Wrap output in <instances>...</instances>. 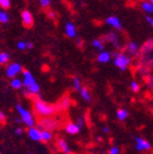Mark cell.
Listing matches in <instances>:
<instances>
[{
    "label": "cell",
    "mask_w": 153,
    "mask_h": 154,
    "mask_svg": "<svg viewBox=\"0 0 153 154\" xmlns=\"http://www.w3.org/2000/svg\"><path fill=\"white\" fill-rule=\"evenodd\" d=\"M33 109L38 116H40L42 118H46V117H52L57 110V107L55 105H52V104L43 101V100L36 99L33 102Z\"/></svg>",
    "instance_id": "6da1fadb"
},
{
    "label": "cell",
    "mask_w": 153,
    "mask_h": 154,
    "mask_svg": "<svg viewBox=\"0 0 153 154\" xmlns=\"http://www.w3.org/2000/svg\"><path fill=\"white\" fill-rule=\"evenodd\" d=\"M114 64L116 67H118L120 71L124 72L132 64V57L126 53L119 51L114 55Z\"/></svg>",
    "instance_id": "7a4b0ae2"
},
{
    "label": "cell",
    "mask_w": 153,
    "mask_h": 154,
    "mask_svg": "<svg viewBox=\"0 0 153 154\" xmlns=\"http://www.w3.org/2000/svg\"><path fill=\"white\" fill-rule=\"evenodd\" d=\"M16 111L19 115V118L22 120L23 123L28 126V128H31V126H36V119L33 118V116L28 109H26L25 107H23L20 104H16Z\"/></svg>",
    "instance_id": "3957f363"
},
{
    "label": "cell",
    "mask_w": 153,
    "mask_h": 154,
    "mask_svg": "<svg viewBox=\"0 0 153 154\" xmlns=\"http://www.w3.org/2000/svg\"><path fill=\"white\" fill-rule=\"evenodd\" d=\"M23 65L18 62H12L10 63L9 65L7 66L5 69V75L7 77L9 78H14V77H18L19 74H22L23 73Z\"/></svg>",
    "instance_id": "277c9868"
},
{
    "label": "cell",
    "mask_w": 153,
    "mask_h": 154,
    "mask_svg": "<svg viewBox=\"0 0 153 154\" xmlns=\"http://www.w3.org/2000/svg\"><path fill=\"white\" fill-rule=\"evenodd\" d=\"M39 128L41 130H48V131H53L57 128V121L55 119H52V117H46L41 120L40 125Z\"/></svg>",
    "instance_id": "5b68a950"
},
{
    "label": "cell",
    "mask_w": 153,
    "mask_h": 154,
    "mask_svg": "<svg viewBox=\"0 0 153 154\" xmlns=\"http://www.w3.org/2000/svg\"><path fill=\"white\" fill-rule=\"evenodd\" d=\"M20 17H22L23 25L26 28H31L33 26V23H34L33 15H32V13L29 10H24L22 12V14H20Z\"/></svg>",
    "instance_id": "8992f818"
},
{
    "label": "cell",
    "mask_w": 153,
    "mask_h": 154,
    "mask_svg": "<svg viewBox=\"0 0 153 154\" xmlns=\"http://www.w3.org/2000/svg\"><path fill=\"white\" fill-rule=\"evenodd\" d=\"M135 149L139 152L149 151V150H151V144H150V142L147 141L144 138L136 137L135 138Z\"/></svg>",
    "instance_id": "52a82bcc"
},
{
    "label": "cell",
    "mask_w": 153,
    "mask_h": 154,
    "mask_svg": "<svg viewBox=\"0 0 153 154\" xmlns=\"http://www.w3.org/2000/svg\"><path fill=\"white\" fill-rule=\"evenodd\" d=\"M104 41L110 43L111 45H114L116 48H120L121 47V44H120V38L118 36V34L114 31H110L104 36Z\"/></svg>",
    "instance_id": "ba28073f"
},
{
    "label": "cell",
    "mask_w": 153,
    "mask_h": 154,
    "mask_svg": "<svg viewBox=\"0 0 153 154\" xmlns=\"http://www.w3.org/2000/svg\"><path fill=\"white\" fill-rule=\"evenodd\" d=\"M23 84H24L25 88H28V87L32 86L36 82V78L34 76L32 75V73L30 71L26 70V71H23Z\"/></svg>",
    "instance_id": "9c48e42d"
},
{
    "label": "cell",
    "mask_w": 153,
    "mask_h": 154,
    "mask_svg": "<svg viewBox=\"0 0 153 154\" xmlns=\"http://www.w3.org/2000/svg\"><path fill=\"white\" fill-rule=\"evenodd\" d=\"M105 22L108 26L114 28L115 30H122V23L119 17L111 15V16H108L107 18L105 19Z\"/></svg>",
    "instance_id": "30bf717a"
},
{
    "label": "cell",
    "mask_w": 153,
    "mask_h": 154,
    "mask_svg": "<svg viewBox=\"0 0 153 154\" xmlns=\"http://www.w3.org/2000/svg\"><path fill=\"white\" fill-rule=\"evenodd\" d=\"M64 33L67 38H74L77 36V28L76 25L72 22H67L64 26Z\"/></svg>",
    "instance_id": "8fae6325"
},
{
    "label": "cell",
    "mask_w": 153,
    "mask_h": 154,
    "mask_svg": "<svg viewBox=\"0 0 153 154\" xmlns=\"http://www.w3.org/2000/svg\"><path fill=\"white\" fill-rule=\"evenodd\" d=\"M125 51L126 54H129L131 57L133 56H137L139 53V45L137 44V42L131 41L125 45Z\"/></svg>",
    "instance_id": "7c38bea8"
},
{
    "label": "cell",
    "mask_w": 153,
    "mask_h": 154,
    "mask_svg": "<svg viewBox=\"0 0 153 154\" xmlns=\"http://www.w3.org/2000/svg\"><path fill=\"white\" fill-rule=\"evenodd\" d=\"M28 134L29 138L33 141H41V128H36V126H31L28 128Z\"/></svg>",
    "instance_id": "4fadbf2b"
},
{
    "label": "cell",
    "mask_w": 153,
    "mask_h": 154,
    "mask_svg": "<svg viewBox=\"0 0 153 154\" xmlns=\"http://www.w3.org/2000/svg\"><path fill=\"white\" fill-rule=\"evenodd\" d=\"M71 106V99L67 95H64L63 97H61L59 101V103L56 105L57 109H61V110H67Z\"/></svg>",
    "instance_id": "5bb4252c"
},
{
    "label": "cell",
    "mask_w": 153,
    "mask_h": 154,
    "mask_svg": "<svg viewBox=\"0 0 153 154\" xmlns=\"http://www.w3.org/2000/svg\"><path fill=\"white\" fill-rule=\"evenodd\" d=\"M57 148L64 154H71V149H70V146L64 139L62 138H59L57 140Z\"/></svg>",
    "instance_id": "9a60e30c"
},
{
    "label": "cell",
    "mask_w": 153,
    "mask_h": 154,
    "mask_svg": "<svg viewBox=\"0 0 153 154\" xmlns=\"http://www.w3.org/2000/svg\"><path fill=\"white\" fill-rule=\"evenodd\" d=\"M81 128L79 126L77 123H67V125H65V132L67 133V134L70 135H76L78 134L79 132H80Z\"/></svg>",
    "instance_id": "2e32d148"
},
{
    "label": "cell",
    "mask_w": 153,
    "mask_h": 154,
    "mask_svg": "<svg viewBox=\"0 0 153 154\" xmlns=\"http://www.w3.org/2000/svg\"><path fill=\"white\" fill-rule=\"evenodd\" d=\"M96 60H98V63H108L111 60V55H110L109 51H102L98 53V57H96Z\"/></svg>",
    "instance_id": "e0dca14e"
},
{
    "label": "cell",
    "mask_w": 153,
    "mask_h": 154,
    "mask_svg": "<svg viewBox=\"0 0 153 154\" xmlns=\"http://www.w3.org/2000/svg\"><path fill=\"white\" fill-rule=\"evenodd\" d=\"M40 91H41V87L38 82L28 87V88H25V93L29 94V95H38L40 93Z\"/></svg>",
    "instance_id": "ac0fdd59"
},
{
    "label": "cell",
    "mask_w": 153,
    "mask_h": 154,
    "mask_svg": "<svg viewBox=\"0 0 153 154\" xmlns=\"http://www.w3.org/2000/svg\"><path fill=\"white\" fill-rule=\"evenodd\" d=\"M141 10L144 11L146 14H153V5L149 0H144L141 1Z\"/></svg>",
    "instance_id": "d6986e66"
},
{
    "label": "cell",
    "mask_w": 153,
    "mask_h": 154,
    "mask_svg": "<svg viewBox=\"0 0 153 154\" xmlns=\"http://www.w3.org/2000/svg\"><path fill=\"white\" fill-rule=\"evenodd\" d=\"M10 86L11 88L14 90H20L24 87V84H23V79L18 78V77H14L11 79V82H10Z\"/></svg>",
    "instance_id": "ffe728a7"
},
{
    "label": "cell",
    "mask_w": 153,
    "mask_h": 154,
    "mask_svg": "<svg viewBox=\"0 0 153 154\" xmlns=\"http://www.w3.org/2000/svg\"><path fill=\"white\" fill-rule=\"evenodd\" d=\"M53 139V133L48 130H41V141L48 142Z\"/></svg>",
    "instance_id": "44dd1931"
},
{
    "label": "cell",
    "mask_w": 153,
    "mask_h": 154,
    "mask_svg": "<svg viewBox=\"0 0 153 154\" xmlns=\"http://www.w3.org/2000/svg\"><path fill=\"white\" fill-rule=\"evenodd\" d=\"M79 93H80V96L83 97V100H85L86 102H91L92 97H91L90 91L88 90L87 87H81L80 90H79Z\"/></svg>",
    "instance_id": "7402d4cb"
},
{
    "label": "cell",
    "mask_w": 153,
    "mask_h": 154,
    "mask_svg": "<svg viewBox=\"0 0 153 154\" xmlns=\"http://www.w3.org/2000/svg\"><path fill=\"white\" fill-rule=\"evenodd\" d=\"M117 118H118V120H120V121H125L127 119V117H129V111L126 110V109H123V108H120V109H118L117 110Z\"/></svg>",
    "instance_id": "603a6c76"
},
{
    "label": "cell",
    "mask_w": 153,
    "mask_h": 154,
    "mask_svg": "<svg viewBox=\"0 0 153 154\" xmlns=\"http://www.w3.org/2000/svg\"><path fill=\"white\" fill-rule=\"evenodd\" d=\"M92 46L95 49H98V51H104V41L102 38H94L93 41H92Z\"/></svg>",
    "instance_id": "cb8c5ba5"
},
{
    "label": "cell",
    "mask_w": 153,
    "mask_h": 154,
    "mask_svg": "<svg viewBox=\"0 0 153 154\" xmlns=\"http://www.w3.org/2000/svg\"><path fill=\"white\" fill-rule=\"evenodd\" d=\"M10 59H11V56H10L9 53H7V51H1L0 53V64H8Z\"/></svg>",
    "instance_id": "d4e9b609"
},
{
    "label": "cell",
    "mask_w": 153,
    "mask_h": 154,
    "mask_svg": "<svg viewBox=\"0 0 153 154\" xmlns=\"http://www.w3.org/2000/svg\"><path fill=\"white\" fill-rule=\"evenodd\" d=\"M10 22V15L5 10H0V24H8Z\"/></svg>",
    "instance_id": "484cf974"
},
{
    "label": "cell",
    "mask_w": 153,
    "mask_h": 154,
    "mask_svg": "<svg viewBox=\"0 0 153 154\" xmlns=\"http://www.w3.org/2000/svg\"><path fill=\"white\" fill-rule=\"evenodd\" d=\"M72 84H73V87H74V89L77 90V91H79V90H80V88L83 87V85H81L80 78H79V77H77V76L73 77Z\"/></svg>",
    "instance_id": "4316f807"
},
{
    "label": "cell",
    "mask_w": 153,
    "mask_h": 154,
    "mask_svg": "<svg viewBox=\"0 0 153 154\" xmlns=\"http://www.w3.org/2000/svg\"><path fill=\"white\" fill-rule=\"evenodd\" d=\"M130 88H131L132 91L135 92V93H137V92L140 90V86H139V84L136 82V80H133V82H131V84H130Z\"/></svg>",
    "instance_id": "83f0119b"
},
{
    "label": "cell",
    "mask_w": 153,
    "mask_h": 154,
    "mask_svg": "<svg viewBox=\"0 0 153 154\" xmlns=\"http://www.w3.org/2000/svg\"><path fill=\"white\" fill-rule=\"evenodd\" d=\"M16 47H17V49L20 51H27V42L26 41H18L16 43Z\"/></svg>",
    "instance_id": "f1b7e54d"
},
{
    "label": "cell",
    "mask_w": 153,
    "mask_h": 154,
    "mask_svg": "<svg viewBox=\"0 0 153 154\" xmlns=\"http://www.w3.org/2000/svg\"><path fill=\"white\" fill-rule=\"evenodd\" d=\"M0 8L3 10H8L11 8V0H0Z\"/></svg>",
    "instance_id": "f546056e"
},
{
    "label": "cell",
    "mask_w": 153,
    "mask_h": 154,
    "mask_svg": "<svg viewBox=\"0 0 153 154\" xmlns=\"http://www.w3.org/2000/svg\"><path fill=\"white\" fill-rule=\"evenodd\" d=\"M39 2H40V5L44 9L48 8L50 5V2H52V0H39Z\"/></svg>",
    "instance_id": "4dcf8cb0"
},
{
    "label": "cell",
    "mask_w": 153,
    "mask_h": 154,
    "mask_svg": "<svg viewBox=\"0 0 153 154\" xmlns=\"http://www.w3.org/2000/svg\"><path fill=\"white\" fill-rule=\"evenodd\" d=\"M120 153V149L118 147H110V149L108 150V154H119Z\"/></svg>",
    "instance_id": "1f68e13d"
},
{
    "label": "cell",
    "mask_w": 153,
    "mask_h": 154,
    "mask_svg": "<svg viewBox=\"0 0 153 154\" xmlns=\"http://www.w3.org/2000/svg\"><path fill=\"white\" fill-rule=\"evenodd\" d=\"M147 85L151 88H153V75H150V76L147 77Z\"/></svg>",
    "instance_id": "d6a6232c"
},
{
    "label": "cell",
    "mask_w": 153,
    "mask_h": 154,
    "mask_svg": "<svg viewBox=\"0 0 153 154\" xmlns=\"http://www.w3.org/2000/svg\"><path fill=\"white\" fill-rule=\"evenodd\" d=\"M77 124H78L80 128H83V126H84L85 120H84V118H83V117H78V118H77Z\"/></svg>",
    "instance_id": "836d02e7"
},
{
    "label": "cell",
    "mask_w": 153,
    "mask_h": 154,
    "mask_svg": "<svg viewBox=\"0 0 153 154\" xmlns=\"http://www.w3.org/2000/svg\"><path fill=\"white\" fill-rule=\"evenodd\" d=\"M0 122L1 123L5 122V115L2 112V111H0Z\"/></svg>",
    "instance_id": "e575fe53"
},
{
    "label": "cell",
    "mask_w": 153,
    "mask_h": 154,
    "mask_svg": "<svg viewBox=\"0 0 153 154\" xmlns=\"http://www.w3.org/2000/svg\"><path fill=\"white\" fill-rule=\"evenodd\" d=\"M23 133H24V130H23L22 128H17L16 130H15V134L18 135V136H19V135H22Z\"/></svg>",
    "instance_id": "d590c367"
},
{
    "label": "cell",
    "mask_w": 153,
    "mask_h": 154,
    "mask_svg": "<svg viewBox=\"0 0 153 154\" xmlns=\"http://www.w3.org/2000/svg\"><path fill=\"white\" fill-rule=\"evenodd\" d=\"M33 48V43L32 42H27V51H30Z\"/></svg>",
    "instance_id": "8d00e7d4"
},
{
    "label": "cell",
    "mask_w": 153,
    "mask_h": 154,
    "mask_svg": "<svg viewBox=\"0 0 153 154\" xmlns=\"http://www.w3.org/2000/svg\"><path fill=\"white\" fill-rule=\"evenodd\" d=\"M103 132L104 133H108V132H109V128H108L107 126H104V128H103Z\"/></svg>",
    "instance_id": "74e56055"
},
{
    "label": "cell",
    "mask_w": 153,
    "mask_h": 154,
    "mask_svg": "<svg viewBox=\"0 0 153 154\" xmlns=\"http://www.w3.org/2000/svg\"><path fill=\"white\" fill-rule=\"evenodd\" d=\"M49 16L50 17H55V14H54L53 12H49Z\"/></svg>",
    "instance_id": "f35d334b"
},
{
    "label": "cell",
    "mask_w": 153,
    "mask_h": 154,
    "mask_svg": "<svg viewBox=\"0 0 153 154\" xmlns=\"http://www.w3.org/2000/svg\"><path fill=\"white\" fill-rule=\"evenodd\" d=\"M149 1H150V2H151V3H152V5H153V0H149Z\"/></svg>",
    "instance_id": "ab89813d"
},
{
    "label": "cell",
    "mask_w": 153,
    "mask_h": 154,
    "mask_svg": "<svg viewBox=\"0 0 153 154\" xmlns=\"http://www.w3.org/2000/svg\"><path fill=\"white\" fill-rule=\"evenodd\" d=\"M28 154H32V153H28Z\"/></svg>",
    "instance_id": "60d3db41"
},
{
    "label": "cell",
    "mask_w": 153,
    "mask_h": 154,
    "mask_svg": "<svg viewBox=\"0 0 153 154\" xmlns=\"http://www.w3.org/2000/svg\"><path fill=\"white\" fill-rule=\"evenodd\" d=\"M71 154H73V153H71Z\"/></svg>",
    "instance_id": "b9f144b4"
}]
</instances>
